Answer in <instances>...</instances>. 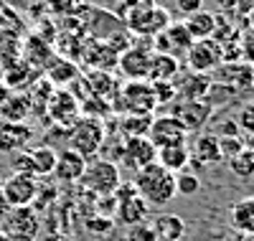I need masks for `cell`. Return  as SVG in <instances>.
Returning a JSON list of instances; mask_svg holds the SVG:
<instances>
[{
    "mask_svg": "<svg viewBox=\"0 0 254 241\" xmlns=\"http://www.w3.org/2000/svg\"><path fill=\"white\" fill-rule=\"evenodd\" d=\"M135 190L140 193V198H145L147 206H168L176 198V175L171 170H165L158 160L135 170L132 178Z\"/></svg>",
    "mask_w": 254,
    "mask_h": 241,
    "instance_id": "1",
    "label": "cell"
},
{
    "mask_svg": "<svg viewBox=\"0 0 254 241\" xmlns=\"http://www.w3.org/2000/svg\"><path fill=\"white\" fill-rule=\"evenodd\" d=\"M104 140H107V129L99 117H79L66 129V147L87 160L99 155Z\"/></svg>",
    "mask_w": 254,
    "mask_h": 241,
    "instance_id": "2",
    "label": "cell"
},
{
    "mask_svg": "<svg viewBox=\"0 0 254 241\" xmlns=\"http://www.w3.org/2000/svg\"><path fill=\"white\" fill-rule=\"evenodd\" d=\"M122 183V175H120V165L115 160L107 158H92L87 160V168H84V175L79 185L92 193V195H115L117 185Z\"/></svg>",
    "mask_w": 254,
    "mask_h": 241,
    "instance_id": "3",
    "label": "cell"
},
{
    "mask_svg": "<svg viewBox=\"0 0 254 241\" xmlns=\"http://www.w3.org/2000/svg\"><path fill=\"white\" fill-rule=\"evenodd\" d=\"M155 107L158 102L150 81H127L125 86H120L117 104L112 109L122 115H153Z\"/></svg>",
    "mask_w": 254,
    "mask_h": 241,
    "instance_id": "4",
    "label": "cell"
},
{
    "mask_svg": "<svg viewBox=\"0 0 254 241\" xmlns=\"http://www.w3.org/2000/svg\"><path fill=\"white\" fill-rule=\"evenodd\" d=\"M38 181L33 175H23V173H13L3 181V188H0V198L8 208H26L33 206L38 198Z\"/></svg>",
    "mask_w": 254,
    "mask_h": 241,
    "instance_id": "5",
    "label": "cell"
},
{
    "mask_svg": "<svg viewBox=\"0 0 254 241\" xmlns=\"http://www.w3.org/2000/svg\"><path fill=\"white\" fill-rule=\"evenodd\" d=\"M224 63V51H221V43L214 38H201L193 41L190 49L186 51V66L188 71H196V74H211L216 71Z\"/></svg>",
    "mask_w": 254,
    "mask_h": 241,
    "instance_id": "6",
    "label": "cell"
},
{
    "mask_svg": "<svg viewBox=\"0 0 254 241\" xmlns=\"http://www.w3.org/2000/svg\"><path fill=\"white\" fill-rule=\"evenodd\" d=\"M171 23H173V20H171V13L155 3V5L145 8V10L132 13L130 18L125 20V28L130 31V33H135V36L155 38V36H160L168 26H171Z\"/></svg>",
    "mask_w": 254,
    "mask_h": 241,
    "instance_id": "7",
    "label": "cell"
},
{
    "mask_svg": "<svg viewBox=\"0 0 254 241\" xmlns=\"http://www.w3.org/2000/svg\"><path fill=\"white\" fill-rule=\"evenodd\" d=\"M0 229L10 236V241H36L38 229H41V218L33 211V206L10 208Z\"/></svg>",
    "mask_w": 254,
    "mask_h": 241,
    "instance_id": "8",
    "label": "cell"
},
{
    "mask_svg": "<svg viewBox=\"0 0 254 241\" xmlns=\"http://www.w3.org/2000/svg\"><path fill=\"white\" fill-rule=\"evenodd\" d=\"M147 140H150L158 150L160 147H173V145H186L188 140V129L181 124L178 117H173L171 112L153 117L150 132H147Z\"/></svg>",
    "mask_w": 254,
    "mask_h": 241,
    "instance_id": "9",
    "label": "cell"
},
{
    "mask_svg": "<svg viewBox=\"0 0 254 241\" xmlns=\"http://www.w3.org/2000/svg\"><path fill=\"white\" fill-rule=\"evenodd\" d=\"M150 56H153L150 49L140 46V43H132L127 51L120 54L117 66L127 76V81H147V74H150Z\"/></svg>",
    "mask_w": 254,
    "mask_h": 241,
    "instance_id": "10",
    "label": "cell"
},
{
    "mask_svg": "<svg viewBox=\"0 0 254 241\" xmlns=\"http://www.w3.org/2000/svg\"><path fill=\"white\" fill-rule=\"evenodd\" d=\"M173 117H178L181 120V124L188 129V135L190 132H201V129L206 127V122H208V117L214 115V107H211L206 99H193V102H178L176 107H173V112H171Z\"/></svg>",
    "mask_w": 254,
    "mask_h": 241,
    "instance_id": "11",
    "label": "cell"
},
{
    "mask_svg": "<svg viewBox=\"0 0 254 241\" xmlns=\"http://www.w3.org/2000/svg\"><path fill=\"white\" fill-rule=\"evenodd\" d=\"M120 155L125 158V165L140 170L145 165L155 163L158 158V147L147 140V137H125V142L120 145Z\"/></svg>",
    "mask_w": 254,
    "mask_h": 241,
    "instance_id": "12",
    "label": "cell"
},
{
    "mask_svg": "<svg viewBox=\"0 0 254 241\" xmlns=\"http://www.w3.org/2000/svg\"><path fill=\"white\" fill-rule=\"evenodd\" d=\"M79 109H81V107H79L76 97L69 94L66 89H64V92H54V94L49 97V104H46L49 117H51L56 124H61V127L74 124V122L79 120Z\"/></svg>",
    "mask_w": 254,
    "mask_h": 241,
    "instance_id": "13",
    "label": "cell"
},
{
    "mask_svg": "<svg viewBox=\"0 0 254 241\" xmlns=\"http://www.w3.org/2000/svg\"><path fill=\"white\" fill-rule=\"evenodd\" d=\"M150 216V206L145 203V198H140V193H132L127 198H117V208H115V221L120 226H137L142 221H147Z\"/></svg>",
    "mask_w": 254,
    "mask_h": 241,
    "instance_id": "14",
    "label": "cell"
},
{
    "mask_svg": "<svg viewBox=\"0 0 254 241\" xmlns=\"http://www.w3.org/2000/svg\"><path fill=\"white\" fill-rule=\"evenodd\" d=\"M84 168H87V158H81L79 152L64 147V150H59V155H56L54 178L59 183H79L81 175H84Z\"/></svg>",
    "mask_w": 254,
    "mask_h": 241,
    "instance_id": "15",
    "label": "cell"
},
{
    "mask_svg": "<svg viewBox=\"0 0 254 241\" xmlns=\"http://www.w3.org/2000/svg\"><path fill=\"white\" fill-rule=\"evenodd\" d=\"M33 137V129L26 122H0V152L13 155V152L23 150Z\"/></svg>",
    "mask_w": 254,
    "mask_h": 241,
    "instance_id": "16",
    "label": "cell"
},
{
    "mask_svg": "<svg viewBox=\"0 0 254 241\" xmlns=\"http://www.w3.org/2000/svg\"><path fill=\"white\" fill-rule=\"evenodd\" d=\"M176 84V94L186 102H193V99H206L211 84H214V76L208 74H196V71H188L186 76H181Z\"/></svg>",
    "mask_w": 254,
    "mask_h": 241,
    "instance_id": "17",
    "label": "cell"
},
{
    "mask_svg": "<svg viewBox=\"0 0 254 241\" xmlns=\"http://www.w3.org/2000/svg\"><path fill=\"white\" fill-rule=\"evenodd\" d=\"M38 79H41L38 69H33L31 63L23 61V59H18L15 63L5 66V71H3V84L8 86V89H18V92L28 89V86L36 84Z\"/></svg>",
    "mask_w": 254,
    "mask_h": 241,
    "instance_id": "18",
    "label": "cell"
},
{
    "mask_svg": "<svg viewBox=\"0 0 254 241\" xmlns=\"http://www.w3.org/2000/svg\"><path fill=\"white\" fill-rule=\"evenodd\" d=\"M221 84H229L234 89H252V66L244 61H231V63H221L216 69V79Z\"/></svg>",
    "mask_w": 254,
    "mask_h": 241,
    "instance_id": "19",
    "label": "cell"
},
{
    "mask_svg": "<svg viewBox=\"0 0 254 241\" xmlns=\"http://www.w3.org/2000/svg\"><path fill=\"white\" fill-rule=\"evenodd\" d=\"M190 158L201 160V165H216V163H221L224 155H221L219 137H216L214 132H196L193 150H190Z\"/></svg>",
    "mask_w": 254,
    "mask_h": 241,
    "instance_id": "20",
    "label": "cell"
},
{
    "mask_svg": "<svg viewBox=\"0 0 254 241\" xmlns=\"http://www.w3.org/2000/svg\"><path fill=\"white\" fill-rule=\"evenodd\" d=\"M155 231V239L158 241H181L183 234H186V224L183 218L176 216V213H158L155 218L147 221Z\"/></svg>",
    "mask_w": 254,
    "mask_h": 241,
    "instance_id": "21",
    "label": "cell"
},
{
    "mask_svg": "<svg viewBox=\"0 0 254 241\" xmlns=\"http://www.w3.org/2000/svg\"><path fill=\"white\" fill-rule=\"evenodd\" d=\"M229 224L244 236H254V195H244L231 206Z\"/></svg>",
    "mask_w": 254,
    "mask_h": 241,
    "instance_id": "22",
    "label": "cell"
},
{
    "mask_svg": "<svg viewBox=\"0 0 254 241\" xmlns=\"http://www.w3.org/2000/svg\"><path fill=\"white\" fill-rule=\"evenodd\" d=\"M181 71V63L173 54H160L153 51L150 56V74H147V81H176Z\"/></svg>",
    "mask_w": 254,
    "mask_h": 241,
    "instance_id": "23",
    "label": "cell"
},
{
    "mask_svg": "<svg viewBox=\"0 0 254 241\" xmlns=\"http://www.w3.org/2000/svg\"><path fill=\"white\" fill-rule=\"evenodd\" d=\"M165 170H171L173 175L181 170H188L190 165V147L188 145H173V147H160L155 158Z\"/></svg>",
    "mask_w": 254,
    "mask_h": 241,
    "instance_id": "24",
    "label": "cell"
},
{
    "mask_svg": "<svg viewBox=\"0 0 254 241\" xmlns=\"http://www.w3.org/2000/svg\"><path fill=\"white\" fill-rule=\"evenodd\" d=\"M31 97L26 94H8V99L0 104V117L5 122H26L31 117Z\"/></svg>",
    "mask_w": 254,
    "mask_h": 241,
    "instance_id": "25",
    "label": "cell"
},
{
    "mask_svg": "<svg viewBox=\"0 0 254 241\" xmlns=\"http://www.w3.org/2000/svg\"><path fill=\"white\" fill-rule=\"evenodd\" d=\"M76 76H79L76 63L69 61V59H64V56H54L51 63L46 66V79L54 86H66V84L76 81Z\"/></svg>",
    "mask_w": 254,
    "mask_h": 241,
    "instance_id": "26",
    "label": "cell"
},
{
    "mask_svg": "<svg viewBox=\"0 0 254 241\" xmlns=\"http://www.w3.org/2000/svg\"><path fill=\"white\" fill-rule=\"evenodd\" d=\"M186 31L190 33L193 41H201V38H211L216 31V13H208V10H198L193 15H188L183 20Z\"/></svg>",
    "mask_w": 254,
    "mask_h": 241,
    "instance_id": "27",
    "label": "cell"
},
{
    "mask_svg": "<svg viewBox=\"0 0 254 241\" xmlns=\"http://www.w3.org/2000/svg\"><path fill=\"white\" fill-rule=\"evenodd\" d=\"M84 81H87L92 97H99V99H112V97H117V94H120V81H117L110 71H94V74H89Z\"/></svg>",
    "mask_w": 254,
    "mask_h": 241,
    "instance_id": "28",
    "label": "cell"
},
{
    "mask_svg": "<svg viewBox=\"0 0 254 241\" xmlns=\"http://www.w3.org/2000/svg\"><path fill=\"white\" fill-rule=\"evenodd\" d=\"M31 163H33V175L36 178H46V175H54V168H56V155L59 152L49 145H38V147H31Z\"/></svg>",
    "mask_w": 254,
    "mask_h": 241,
    "instance_id": "29",
    "label": "cell"
},
{
    "mask_svg": "<svg viewBox=\"0 0 254 241\" xmlns=\"http://www.w3.org/2000/svg\"><path fill=\"white\" fill-rule=\"evenodd\" d=\"M153 117L155 115H125L122 117V135L125 137H147L150 132V124H153Z\"/></svg>",
    "mask_w": 254,
    "mask_h": 241,
    "instance_id": "30",
    "label": "cell"
},
{
    "mask_svg": "<svg viewBox=\"0 0 254 241\" xmlns=\"http://www.w3.org/2000/svg\"><path fill=\"white\" fill-rule=\"evenodd\" d=\"M163 36H165V41H168V51H171L173 56H176L178 49L186 54V51L190 49V43H193V38H190V33L186 31L183 23H171V26L163 31Z\"/></svg>",
    "mask_w": 254,
    "mask_h": 241,
    "instance_id": "31",
    "label": "cell"
},
{
    "mask_svg": "<svg viewBox=\"0 0 254 241\" xmlns=\"http://www.w3.org/2000/svg\"><path fill=\"white\" fill-rule=\"evenodd\" d=\"M226 168L239 181H252L254 178V158L249 155L247 150H242L239 155H234V158H229L226 160Z\"/></svg>",
    "mask_w": 254,
    "mask_h": 241,
    "instance_id": "32",
    "label": "cell"
},
{
    "mask_svg": "<svg viewBox=\"0 0 254 241\" xmlns=\"http://www.w3.org/2000/svg\"><path fill=\"white\" fill-rule=\"evenodd\" d=\"M201 190V178L193 170H181L176 173V195H183V198H193Z\"/></svg>",
    "mask_w": 254,
    "mask_h": 241,
    "instance_id": "33",
    "label": "cell"
},
{
    "mask_svg": "<svg viewBox=\"0 0 254 241\" xmlns=\"http://www.w3.org/2000/svg\"><path fill=\"white\" fill-rule=\"evenodd\" d=\"M239 61L249 63V66H254V28L247 26L244 33H239Z\"/></svg>",
    "mask_w": 254,
    "mask_h": 241,
    "instance_id": "34",
    "label": "cell"
},
{
    "mask_svg": "<svg viewBox=\"0 0 254 241\" xmlns=\"http://www.w3.org/2000/svg\"><path fill=\"white\" fill-rule=\"evenodd\" d=\"M150 5H155V0H120V3H117V18L125 23V20L130 18L132 13L145 10V8H150Z\"/></svg>",
    "mask_w": 254,
    "mask_h": 241,
    "instance_id": "35",
    "label": "cell"
},
{
    "mask_svg": "<svg viewBox=\"0 0 254 241\" xmlns=\"http://www.w3.org/2000/svg\"><path fill=\"white\" fill-rule=\"evenodd\" d=\"M234 120H237V124H239V129H242V132H247V135H254V99H249L247 104H242L239 115H237Z\"/></svg>",
    "mask_w": 254,
    "mask_h": 241,
    "instance_id": "36",
    "label": "cell"
},
{
    "mask_svg": "<svg viewBox=\"0 0 254 241\" xmlns=\"http://www.w3.org/2000/svg\"><path fill=\"white\" fill-rule=\"evenodd\" d=\"M10 168L13 173H23V175H33V163H31V152L28 150H18L10 155ZM36 178V175H33Z\"/></svg>",
    "mask_w": 254,
    "mask_h": 241,
    "instance_id": "37",
    "label": "cell"
},
{
    "mask_svg": "<svg viewBox=\"0 0 254 241\" xmlns=\"http://www.w3.org/2000/svg\"><path fill=\"white\" fill-rule=\"evenodd\" d=\"M84 229H87L89 234H110L115 229V218L110 216H92L84 221Z\"/></svg>",
    "mask_w": 254,
    "mask_h": 241,
    "instance_id": "38",
    "label": "cell"
},
{
    "mask_svg": "<svg viewBox=\"0 0 254 241\" xmlns=\"http://www.w3.org/2000/svg\"><path fill=\"white\" fill-rule=\"evenodd\" d=\"M150 84H153V92H155V102L158 104H168V102H173L178 97L173 81H150Z\"/></svg>",
    "mask_w": 254,
    "mask_h": 241,
    "instance_id": "39",
    "label": "cell"
},
{
    "mask_svg": "<svg viewBox=\"0 0 254 241\" xmlns=\"http://www.w3.org/2000/svg\"><path fill=\"white\" fill-rule=\"evenodd\" d=\"M219 145H221V155H224V160L239 155V152L244 150V140H242V137H219Z\"/></svg>",
    "mask_w": 254,
    "mask_h": 241,
    "instance_id": "40",
    "label": "cell"
},
{
    "mask_svg": "<svg viewBox=\"0 0 254 241\" xmlns=\"http://www.w3.org/2000/svg\"><path fill=\"white\" fill-rule=\"evenodd\" d=\"M127 239H130V241H158L153 226L147 224V221H142V224H137V226H130V234H127Z\"/></svg>",
    "mask_w": 254,
    "mask_h": 241,
    "instance_id": "41",
    "label": "cell"
},
{
    "mask_svg": "<svg viewBox=\"0 0 254 241\" xmlns=\"http://www.w3.org/2000/svg\"><path fill=\"white\" fill-rule=\"evenodd\" d=\"M214 135L216 137H242V129H239V124H237L234 117H229V120H221L219 132H214Z\"/></svg>",
    "mask_w": 254,
    "mask_h": 241,
    "instance_id": "42",
    "label": "cell"
},
{
    "mask_svg": "<svg viewBox=\"0 0 254 241\" xmlns=\"http://www.w3.org/2000/svg\"><path fill=\"white\" fill-rule=\"evenodd\" d=\"M176 10L183 13V15L188 18V15H193V13L203 10V0H176Z\"/></svg>",
    "mask_w": 254,
    "mask_h": 241,
    "instance_id": "43",
    "label": "cell"
},
{
    "mask_svg": "<svg viewBox=\"0 0 254 241\" xmlns=\"http://www.w3.org/2000/svg\"><path fill=\"white\" fill-rule=\"evenodd\" d=\"M221 10H237V0H216Z\"/></svg>",
    "mask_w": 254,
    "mask_h": 241,
    "instance_id": "44",
    "label": "cell"
},
{
    "mask_svg": "<svg viewBox=\"0 0 254 241\" xmlns=\"http://www.w3.org/2000/svg\"><path fill=\"white\" fill-rule=\"evenodd\" d=\"M244 150L254 158V135H247V140H244Z\"/></svg>",
    "mask_w": 254,
    "mask_h": 241,
    "instance_id": "45",
    "label": "cell"
},
{
    "mask_svg": "<svg viewBox=\"0 0 254 241\" xmlns=\"http://www.w3.org/2000/svg\"><path fill=\"white\" fill-rule=\"evenodd\" d=\"M247 26H249V28H254V8L247 13Z\"/></svg>",
    "mask_w": 254,
    "mask_h": 241,
    "instance_id": "46",
    "label": "cell"
},
{
    "mask_svg": "<svg viewBox=\"0 0 254 241\" xmlns=\"http://www.w3.org/2000/svg\"><path fill=\"white\" fill-rule=\"evenodd\" d=\"M46 241H71L69 236H51V239H46Z\"/></svg>",
    "mask_w": 254,
    "mask_h": 241,
    "instance_id": "47",
    "label": "cell"
},
{
    "mask_svg": "<svg viewBox=\"0 0 254 241\" xmlns=\"http://www.w3.org/2000/svg\"><path fill=\"white\" fill-rule=\"evenodd\" d=\"M0 241H10V236H8V234H5L3 229H0Z\"/></svg>",
    "mask_w": 254,
    "mask_h": 241,
    "instance_id": "48",
    "label": "cell"
},
{
    "mask_svg": "<svg viewBox=\"0 0 254 241\" xmlns=\"http://www.w3.org/2000/svg\"><path fill=\"white\" fill-rule=\"evenodd\" d=\"M3 8H5V0H0V13H3Z\"/></svg>",
    "mask_w": 254,
    "mask_h": 241,
    "instance_id": "49",
    "label": "cell"
},
{
    "mask_svg": "<svg viewBox=\"0 0 254 241\" xmlns=\"http://www.w3.org/2000/svg\"><path fill=\"white\" fill-rule=\"evenodd\" d=\"M252 89H254V66H252Z\"/></svg>",
    "mask_w": 254,
    "mask_h": 241,
    "instance_id": "50",
    "label": "cell"
},
{
    "mask_svg": "<svg viewBox=\"0 0 254 241\" xmlns=\"http://www.w3.org/2000/svg\"><path fill=\"white\" fill-rule=\"evenodd\" d=\"M0 188H3V178H0Z\"/></svg>",
    "mask_w": 254,
    "mask_h": 241,
    "instance_id": "51",
    "label": "cell"
}]
</instances>
